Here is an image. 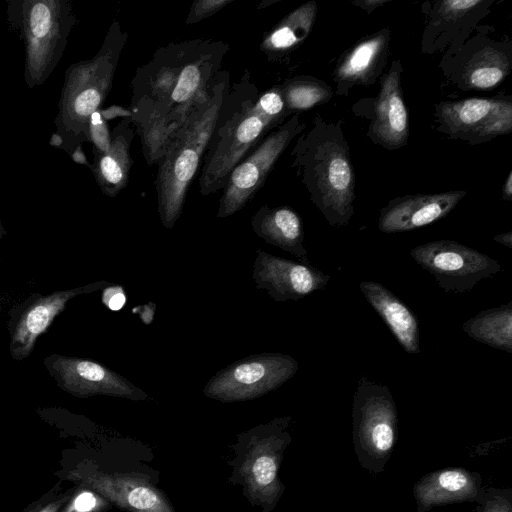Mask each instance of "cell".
Instances as JSON below:
<instances>
[{"label":"cell","instance_id":"1","mask_svg":"<svg viewBox=\"0 0 512 512\" xmlns=\"http://www.w3.org/2000/svg\"><path fill=\"white\" fill-rule=\"evenodd\" d=\"M229 45L191 39L158 48L131 81V120L148 165L157 164L171 137L209 94Z\"/></svg>","mask_w":512,"mask_h":512},{"label":"cell","instance_id":"2","mask_svg":"<svg viewBox=\"0 0 512 512\" xmlns=\"http://www.w3.org/2000/svg\"><path fill=\"white\" fill-rule=\"evenodd\" d=\"M291 114L279 85L260 93L246 71L230 86L201 163L199 190L203 196L225 187L233 168Z\"/></svg>","mask_w":512,"mask_h":512},{"label":"cell","instance_id":"3","mask_svg":"<svg viewBox=\"0 0 512 512\" xmlns=\"http://www.w3.org/2000/svg\"><path fill=\"white\" fill-rule=\"evenodd\" d=\"M292 168L328 224L342 228L354 214L355 173L342 121L316 116L291 151Z\"/></svg>","mask_w":512,"mask_h":512},{"label":"cell","instance_id":"4","mask_svg":"<svg viewBox=\"0 0 512 512\" xmlns=\"http://www.w3.org/2000/svg\"><path fill=\"white\" fill-rule=\"evenodd\" d=\"M229 88L230 74L221 70L208 96L194 108L171 137L156 164L157 210L165 228L172 229L182 214L189 187L201 167Z\"/></svg>","mask_w":512,"mask_h":512},{"label":"cell","instance_id":"5","mask_svg":"<svg viewBox=\"0 0 512 512\" xmlns=\"http://www.w3.org/2000/svg\"><path fill=\"white\" fill-rule=\"evenodd\" d=\"M490 29L478 25L458 50L443 55L439 67L457 88L489 90L510 74L512 40L492 38Z\"/></svg>","mask_w":512,"mask_h":512},{"label":"cell","instance_id":"6","mask_svg":"<svg viewBox=\"0 0 512 512\" xmlns=\"http://www.w3.org/2000/svg\"><path fill=\"white\" fill-rule=\"evenodd\" d=\"M306 129L300 114L271 130L231 171L219 200L218 218L240 211L263 186L292 140Z\"/></svg>","mask_w":512,"mask_h":512},{"label":"cell","instance_id":"7","mask_svg":"<svg viewBox=\"0 0 512 512\" xmlns=\"http://www.w3.org/2000/svg\"><path fill=\"white\" fill-rule=\"evenodd\" d=\"M298 369V362L287 354L249 355L216 372L204 386L203 394L223 403L253 400L278 389Z\"/></svg>","mask_w":512,"mask_h":512},{"label":"cell","instance_id":"8","mask_svg":"<svg viewBox=\"0 0 512 512\" xmlns=\"http://www.w3.org/2000/svg\"><path fill=\"white\" fill-rule=\"evenodd\" d=\"M409 254L445 292H468L502 270L488 255L452 240L430 241L411 249Z\"/></svg>","mask_w":512,"mask_h":512},{"label":"cell","instance_id":"9","mask_svg":"<svg viewBox=\"0 0 512 512\" xmlns=\"http://www.w3.org/2000/svg\"><path fill=\"white\" fill-rule=\"evenodd\" d=\"M436 129L471 145L486 143L512 131V99L467 98L435 105Z\"/></svg>","mask_w":512,"mask_h":512},{"label":"cell","instance_id":"10","mask_svg":"<svg viewBox=\"0 0 512 512\" xmlns=\"http://www.w3.org/2000/svg\"><path fill=\"white\" fill-rule=\"evenodd\" d=\"M289 418L274 419L238 436L233 462L235 481L244 487L250 502L264 508L275 490L278 463L273 443Z\"/></svg>","mask_w":512,"mask_h":512},{"label":"cell","instance_id":"11","mask_svg":"<svg viewBox=\"0 0 512 512\" xmlns=\"http://www.w3.org/2000/svg\"><path fill=\"white\" fill-rule=\"evenodd\" d=\"M57 475L75 485H84L110 504L131 512H174L163 494L148 481L130 477L127 472L108 471L90 458L66 465Z\"/></svg>","mask_w":512,"mask_h":512},{"label":"cell","instance_id":"12","mask_svg":"<svg viewBox=\"0 0 512 512\" xmlns=\"http://www.w3.org/2000/svg\"><path fill=\"white\" fill-rule=\"evenodd\" d=\"M43 364L61 390L78 398L112 396L134 401L148 398L128 379L90 359L56 353L47 356Z\"/></svg>","mask_w":512,"mask_h":512},{"label":"cell","instance_id":"13","mask_svg":"<svg viewBox=\"0 0 512 512\" xmlns=\"http://www.w3.org/2000/svg\"><path fill=\"white\" fill-rule=\"evenodd\" d=\"M110 282L96 281L71 289L54 291L48 295L35 293L15 306L7 322L9 352L14 360L26 359L34 350L38 338L66 309L69 301L87 293L101 290Z\"/></svg>","mask_w":512,"mask_h":512},{"label":"cell","instance_id":"14","mask_svg":"<svg viewBox=\"0 0 512 512\" xmlns=\"http://www.w3.org/2000/svg\"><path fill=\"white\" fill-rule=\"evenodd\" d=\"M493 3L494 0H443L423 4L427 22L422 35V52L450 54L458 50L480 20L489 14Z\"/></svg>","mask_w":512,"mask_h":512},{"label":"cell","instance_id":"15","mask_svg":"<svg viewBox=\"0 0 512 512\" xmlns=\"http://www.w3.org/2000/svg\"><path fill=\"white\" fill-rule=\"evenodd\" d=\"M252 278L256 288L264 289L277 302L297 301L324 289L330 275L300 261L256 251Z\"/></svg>","mask_w":512,"mask_h":512},{"label":"cell","instance_id":"16","mask_svg":"<svg viewBox=\"0 0 512 512\" xmlns=\"http://www.w3.org/2000/svg\"><path fill=\"white\" fill-rule=\"evenodd\" d=\"M401 73V62L394 60L380 78L376 98L366 100L372 105L367 136L374 144L387 150L405 146L409 138V118L403 98Z\"/></svg>","mask_w":512,"mask_h":512},{"label":"cell","instance_id":"17","mask_svg":"<svg viewBox=\"0 0 512 512\" xmlns=\"http://www.w3.org/2000/svg\"><path fill=\"white\" fill-rule=\"evenodd\" d=\"M465 195L466 191L453 190L396 197L380 210L378 229L398 233L429 225L447 216Z\"/></svg>","mask_w":512,"mask_h":512},{"label":"cell","instance_id":"18","mask_svg":"<svg viewBox=\"0 0 512 512\" xmlns=\"http://www.w3.org/2000/svg\"><path fill=\"white\" fill-rule=\"evenodd\" d=\"M390 38L391 31L383 28L360 39L341 55L333 72L338 96H347L355 86H369L382 77Z\"/></svg>","mask_w":512,"mask_h":512},{"label":"cell","instance_id":"19","mask_svg":"<svg viewBox=\"0 0 512 512\" xmlns=\"http://www.w3.org/2000/svg\"><path fill=\"white\" fill-rule=\"evenodd\" d=\"M359 288L403 350L409 354H419V323L414 312L392 291L378 282L362 281Z\"/></svg>","mask_w":512,"mask_h":512},{"label":"cell","instance_id":"20","mask_svg":"<svg viewBox=\"0 0 512 512\" xmlns=\"http://www.w3.org/2000/svg\"><path fill=\"white\" fill-rule=\"evenodd\" d=\"M252 230L268 244L279 247L310 264L304 246V228L300 215L290 206H261L251 218Z\"/></svg>","mask_w":512,"mask_h":512},{"label":"cell","instance_id":"21","mask_svg":"<svg viewBox=\"0 0 512 512\" xmlns=\"http://www.w3.org/2000/svg\"><path fill=\"white\" fill-rule=\"evenodd\" d=\"M317 10L316 1L310 0L288 13L266 32L260 51L270 61H280L291 54L311 33Z\"/></svg>","mask_w":512,"mask_h":512},{"label":"cell","instance_id":"22","mask_svg":"<svg viewBox=\"0 0 512 512\" xmlns=\"http://www.w3.org/2000/svg\"><path fill=\"white\" fill-rule=\"evenodd\" d=\"M135 128L131 117L123 118L110 136L109 147L98 160V175L106 194L117 195L128 182L133 160L130 147Z\"/></svg>","mask_w":512,"mask_h":512},{"label":"cell","instance_id":"23","mask_svg":"<svg viewBox=\"0 0 512 512\" xmlns=\"http://www.w3.org/2000/svg\"><path fill=\"white\" fill-rule=\"evenodd\" d=\"M464 332L477 342L512 353V302L486 309L466 320Z\"/></svg>","mask_w":512,"mask_h":512},{"label":"cell","instance_id":"24","mask_svg":"<svg viewBox=\"0 0 512 512\" xmlns=\"http://www.w3.org/2000/svg\"><path fill=\"white\" fill-rule=\"evenodd\" d=\"M286 109L291 113H301L317 105L328 102L333 90L323 80L309 75L296 76L279 85Z\"/></svg>","mask_w":512,"mask_h":512},{"label":"cell","instance_id":"25","mask_svg":"<svg viewBox=\"0 0 512 512\" xmlns=\"http://www.w3.org/2000/svg\"><path fill=\"white\" fill-rule=\"evenodd\" d=\"M109 504L94 490L84 485H75L72 494L59 512H104Z\"/></svg>","mask_w":512,"mask_h":512},{"label":"cell","instance_id":"26","mask_svg":"<svg viewBox=\"0 0 512 512\" xmlns=\"http://www.w3.org/2000/svg\"><path fill=\"white\" fill-rule=\"evenodd\" d=\"M74 488V484L71 487H63L62 480H60L49 491L30 503L21 512H59L69 499Z\"/></svg>","mask_w":512,"mask_h":512},{"label":"cell","instance_id":"27","mask_svg":"<svg viewBox=\"0 0 512 512\" xmlns=\"http://www.w3.org/2000/svg\"><path fill=\"white\" fill-rule=\"evenodd\" d=\"M110 83L93 85L82 90L74 101V110L81 117L91 116L96 112Z\"/></svg>","mask_w":512,"mask_h":512},{"label":"cell","instance_id":"28","mask_svg":"<svg viewBox=\"0 0 512 512\" xmlns=\"http://www.w3.org/2000/svg\"><path fill=\"white\" fill-rule=\"evenodd\" d=\"M233 1L234 0H195L191 5L185 22L187 25L198 23L214 15Z\"/></svg>","mask_w":512,"mask_h":512},{"label":"cell","instance_id":"29","mask_svg":"<svg viewBox=\"0 0 512 512\" xmlns=\"http://www.w3.org/2000/svg\"><path fill=\"white\" fill-rule=\"evenodd\" d=\"M31 28L33 34L38 37H44L50 28V11L42 3L36 4L31 11Z\"/></svg>","mask_w":512,"mask_h":512},{"label":"cell","instance_id":"30","mask_svg":"<svg viewBox=\"0 0 512 512\" xmlns=\"http://www.w3.org/2000/svg\"><path fill=\"white\" fill-rule=\"evenodd\" d=\"M101 300L111 311H119L125 306L127 297L123 286L110 283L102 289Z\"/></svg>","mask_w":512,"mask_h":512},{"label":"cell","instance_id":"31","mask_svg":"<svg viewBox=\"0 0 512 512\" xmlns=\"http://www.w3.org/2000/svg\"><path fill=\"white\" fill-rule=\"evenodd\" d=\"M439 484L444 489L456 491L462 489L467 484V478L459 471H445L439 476Z\"/></svg>","mask_w":512,"mask_h":512},{"label":"cell","instance_id":"32","mask_svg":"<svg viewBox=\"0 0 512 512\" xmlns=\"http://www.w3.org/2000/svg\"><path fill=\"white\" fill-rule=\"evenodd\" d=\"M389 2L390 0H357L353 1V4L370 14L376 8H379Z\"/></svg>","mask_w":512,"mask_h":512},{"label":"cell","instance_id":"33","mask_svg":"<svg viewBox=\"0 0 512 512\" xmlns=\"http://www.w3.org/2000/svg\"><path fill=\"white\" fill-rule=\"evenodd\" d=\"M502 195L503 199L506 201H511L512 199V171H509L504 185L502 187Z\"/></svg>","mask_w":512,"mask_h":512},{"label":"cell","instance_id":"34","mask_svg":"<svg viewBox=\"0 0 512 512\" xmlns=\"http://www.w3.org/2000/svg\"><path fill=\"white\" fill-rule=\"evenodd\" d=\"M493 240L501 245L508 247L509 249L512 248V232L511 231L496 235L493 237Z\"/></svg>","mask_w":512,"mask_h":512},{"label":"cell","instance_id":"35","mask_svg":"<svg viewBox=\"0 0 512 512\" xmlns=\"http://www.w3.org/2000/svg\"><path fill=\"white\" fill-rule=\"evenodd\" d=\"M1 237H2V234H1V232H0V238H1Z\"/></svg>","mask_w":512,"mask_h":512}]
</instances>
